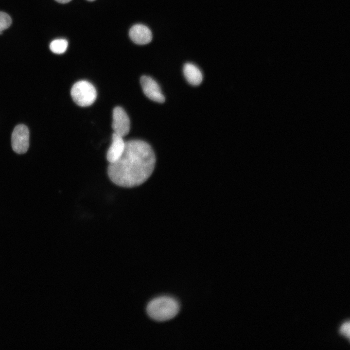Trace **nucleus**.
<instances>
[{"label":"nucleus","instance_id":"nucleus-11","mask_svg":"<svg viewBox=\"0 0 350 350\" xmlns=\"http://www.w3.org/2000/svg\"><path fill=\"white\" fill-rule=\"evenodd\" d=\"M12 23V19L7 13L0 11V35L2 31L8 28Z\"/></svg>","mask_w":350,"mask_h":350},{"label":"nucleus","instance_id":"nucleus-7","mask_svg":"<svg viewBox=\"0 0 350 350\" xmlns=\"http://www.w3.org/2000/svg\"><path fill=\"white\" fill-rule=\"evenodd\" d=\"M129 37L136 44L145 45L151 42L152 34L150 29L142 24L133 26L129 32Z\"/></svg>","mask_w":350,"mask_h":350},{"label":"nucleus","instance_id":"nucleus-5","mask_svg":"<svg viewBox=\"0 0 350 350\" xmlns=\"http://www.w3.org/2000/svg\"><path fill=\"white\" fill-rule=\"evenodd\" d=\"M112 127L114 133L122 137L127 135L130 131V119L122 107L117 106L113 110Z\"/></svg>","mask_w":350,"mask_h":350},{"label":"nucleus","instance_id":"nucleus-2","mask_svg":"<svg viewBox=\"0 0 350 350\" xmlns=\"http://www.w3.org/2000/svg\"><path fill=\"white\" fill-rule=\"evenodd\" d=\"M180 308L178 301L169 296H161L151 300L146 307L148 315L153 319L163 321L174 317Z\"/></svg>","mask_w":350,"mask_h":350},{"label":"nucleus","instance_id":"nucleus-6","mask_svg":"<svg viewBox=\"0 0 350 350\" xmlns=\"http://www.w3.org/2000/svg\"><path fill=\"white\" fill-rule=\"evenodd\" d=\"M140 83L143 92L147 98L159 103L165 101V97L160 87L152 78L143 75L140 78Z\"/></svg>","mask_w":350,"mask_h":350},{"label":"nucleus","instance_id":"nucleus-10","mask_svg":"<svg viewBox=\"0 0 350 350\" xmlns=\"http://www.w3.org/2000/svg\"><path fill=\"white\" fill-rule=\"evenodd\" d=\"M68 42L65 39H57L51 42L50 45L51 51L56 54H62L65 52Z\"/></svg>","mask_w":350,"mask_h":350},{"label":"nucleus","instance_id":"nucleus-12","mask_svg":"<svg viewBox=\"0 0 350 350\" xmlns=\"http://www.w3.org/2000/svg\"><path fill=\"white\" fill-rule=\"evenodd\" d=\"M350 321L349 320L345 321L339 326L338 329V333L339 335H342L344 338L350 340Z\"/></svg>","mask_w":350,"mask_h":350},{"label":"nucleus","instance_id":"nucleus-1","mask_svg":"<svg viewBox=\"0 0 350 350\" xmlns=\"http://www.w3.org/2000/svg\"><path fill=\"white\" fill-rule=\"evenodd\" d=\"M155 163V153L148 143L139 140H130L125 141L121 157L109 163L107 175L116 185L124 188L137 187L151 176Z\"/></svg>","mask_w":350,"mask_h":350},{"label":"nucleus","instance_id":"nucleus-3","mask_svg":"<svg viewBox=\"0 0 350 350\" xmlns=\"http://www.w3.org/2000/svg\"><path fill=\"white\" fill-rule=\"evenodd\" d=\"M70 93L75 104L83 107L91 105L97 97V92L94 86L85 80L75 83L71 88Z\"/></svg>","mask_w":350,"mask_h":350},{"label":"nucleus","instance_id":"nucleus-9","mask_svg":"<svg viewBox=\"0 0 350 350\" xmlns=\"http://www.w3.org/2000/svg\"><path fill=\"white\" fill-rule=\"evenodd\" d=\"M184 75L188 82L192 86L200 85L203 80V74L199 68L191 63H187L183 69Z\"/></svg>","mask_w":350,"mask_h":350},{"label":"nucleus","instance_id":"nucleus-13","mask_svg":"<svg viewBox=\"0 0 350 350\" xmlns=\"http://www.w3.org/2000/svg\"><path fill=\"white\" fill-rule=\"evenodd\" d=\"M57 2L60 3H66L70 1L71 0H55Z\"/></svg>","mask_w":350,"mask_h":350},{"label":"nucleus","instance_id":"nucleus-14","mask_svg":"<svg viewBox=\"0 0 350 350\" xmlns=\"http://www.w3.org/2000/svg\"><path fill=\"white\" fill-rule=\"evenodd\" d=\"M87 0L89 1H93V0Z\"/></svg>","mask_w":350,"mask_h":350},{"label":"nucleus","instance_id":"nucleus-4","mask_svg":"<svg viewBox=\"0 0 350 350\" xmlns=\"http://www.w3.org/2000/svg\"><path fill=\"white\" fill-rule=\"evenodd\" d=\"M12 147L18 154L26 153L29 146V131L24 124L17 125L11 137Z\"/></svg>","mask_w":350,"mask_h":350},{"label":"nucleus","instance_id":"nucleus-8","mask_svg":"<svg viewBox=\"0 0 350 350\" xmlns=\"http://www.w3.org/2000/svg\"><path fill=\"white\" fill-rule=\"evenodd\" d=\"M123 137L113 133L112 135V142L106 153V159L109 163L117 160L122 155L125 147Z\"/></svg>","mask_w":350,"mask_h":350}]
</instances>
